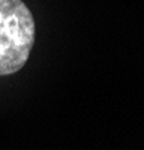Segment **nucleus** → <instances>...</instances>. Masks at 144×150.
<instances>
[{"label": "nucleus", "mask_w": 144, "mask_h": 150, "mask_svg": "<svg viewBox=\"0 0 144 150\" xmlns=\"http://www.w3.org/2000/svg\"><path fill=\"white\" fill-rule=\"evenodd\" d=\"M36 39L35 18L23 0H0V75L27 63Z\"/></svg>", "instance_id": "obj_1"}]
</instances>
